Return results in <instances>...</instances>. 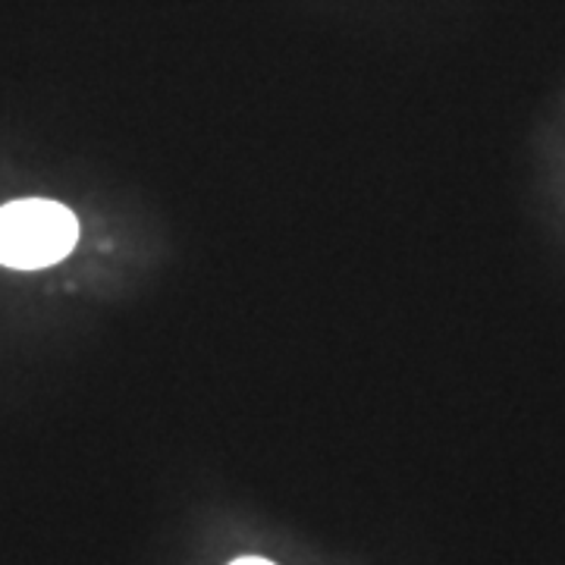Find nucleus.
Wrapping results in <instances>:
<instances>
[{"label": "nucleus", "mask_w": 565, "mask_h": 565, "mask_svg": "<svg viewBox=\"0 0 565 565\" xmlns=\"http://www.w3.org/2000/svg\"><path fill=\"white\" fill-rule=\"evenodd\" d=\"M79 239V223L57 202H13L0 207V264L35 270L57 264Z\"/></svg>", "instance_id": "nucleus-1"}, {"label": "nucleus", "mask_w": 565, "mask_h": 565, "mask_svg": "<svg viewBox=\"0 0 565 565\" xmlns=\"http://www.w3.org/2000/svg\"><path fill=\"white\" fill-rule=\"evenodd\" d=\"M233 565H274V563H267V559H258V556H248V559H236Z\"/></svg>", "instance_id": "nucleus-2"}]
</instances>
